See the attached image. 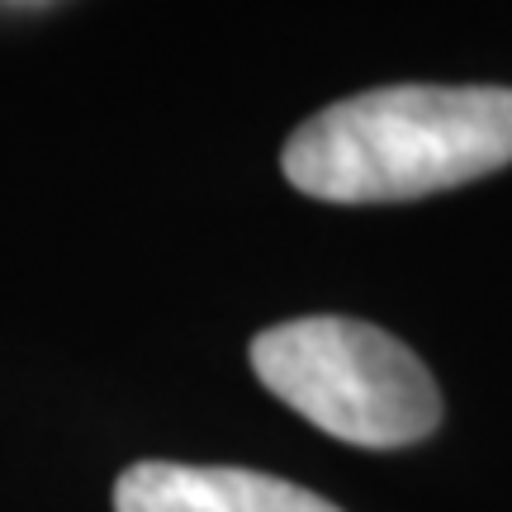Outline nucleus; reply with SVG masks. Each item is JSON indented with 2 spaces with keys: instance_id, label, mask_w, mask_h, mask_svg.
Listing matches in <instances>:
<instances>
[{
  "instance_id": "1",
  "label": "nucleus",
  "mask_w": 512,
  "mask_h": 512,
  "mask_svg": "<svg viewBox=\"0 0 512 512\" xmlns=\"http://www.w3.org/2000/svg\"><path fill=\"white\" fill-rule=\"evenodd\" d=\"M512 162V86H380L290 133L285 181L309 200L399 204Z\"/></svg>"
},
{
  "instance_id": "2",
  "label": "nucleus",
  "mask_w": 512,
  "mask_h": 512,
  "mask_svg": "<svg viewBox=\"0 0 512 512\" xmlns=\"http://www.w3.org/2000/svg\"><path fill=\"white\" fill-rule=\"evenodd\" d=\"M247 356L275 399L347 446L394 451L432 437L441 422L432 370L375 323L294 318L256 332Z\"/></svg>"
},
{
  "instance_id": "3",
  "label": "nucleus",
  "mask_w": 512,
  "mask_h": 512,
  "mask_svg": "<svg viewBox=\"0 0 512 512\" xmlns=\"http://www.w3.org/2000/svg\"><path fill=\"white\" fill-rule=\"evenodd\" d=\"M114 512H342L323 494L242 465L143 460L114 484Z\"/></svg>"
}]
</instances>
